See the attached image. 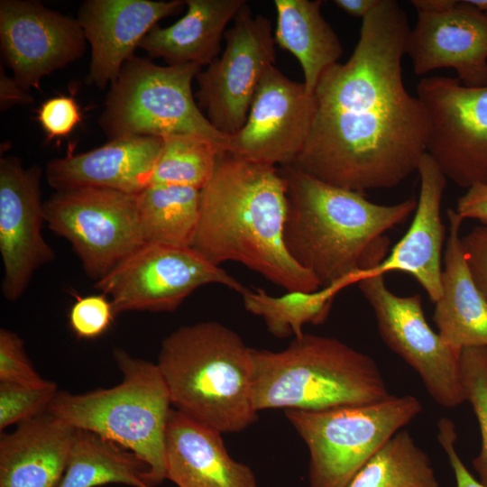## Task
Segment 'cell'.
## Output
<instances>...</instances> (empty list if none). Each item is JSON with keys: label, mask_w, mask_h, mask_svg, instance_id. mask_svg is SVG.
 <instances>
[{"label": "cell", "mask_w": 487, "mask_h": 487, "mask_svg": "<svg viewBox=\"0 0 487 487\" xmlns=\"http://www.w3.org/2000/svg\"><path fill=\"white\" fill-rule=\"evenodd\" d=\"M409 32L405 11L393 0H380L362 19L349 60L326 69L317 84L311 130L293 165L363 194L393 188L418 170L428 120L403 82Z\"/></svg>", "instance_id": "obj_1"}, {"label": "cell", "mask_w": 487, "mask_h": 487, "mask_svg": "<svg viewBox=\"0 0 487 487\" xmlns=\"http://www.w3.org/2000/svg\"><path fill=\"white\" fill-rule=\"evenodd\" d=\"M287 209V184L278 168L225 152L200 190L190 247L216 266L241 262L287 291H316L317 280L285 246Z\"/></svg>", "instance_id": "obj_2"}, {"label": "cell", "mask_w": 487, "mask_h": 487, "mask_svg": "<svg viewBox=\"0 0 487 487\" xmlns=\"http://www.w3.org/2000/svg\"><path fill=\"white\" fill-rule=\"evenodd\" d=\"M279 170L287 184L285 246L321 287L379 265L389 252L385 233L417 207L414 198L373 203L363 193L323 182L293 164Z\"/></svg>", "instance_id": "obj_3"}, {"label": "cell", "mask_w": 487, "mask_h": 487, "mask_svg": "<svg viewBox=\"0 0 487 487\" xmlns=\"http://www.w3.org/2000/svg\"><path fill=\"white\" fill-rule=\"evenodd\" d=\"M251 349L216 321L170 333L162 340L157 365L172 408L222 434L249 427L257 418Z\"/></svg>", "instance_id": "obj_4"}, {"label": "cell", "mask_w": 487, "mask_h": 487, "mask_svg": "<svg viewBox=\"0 0 487 487\" xmlns=\"http://www.w3.org/2000/svg\"><path fill=\"white\" fill-rule=\"evenodd\" d=\"M253 403L319 411L370 404L390 394L377 363L344 342L304 334L281 351L251 349Z\"/></svg>", "instance_id": "obj_5"}, {"label": "cell", "mask_w": 487, "mask_h": 487, "mask_svg": "<svg viewBox=\"0 0 487 487\" xmlns=\"http://www.w3.org/2000/svg\"><path fill=\"white\" fill-rule=\"evenodd\" d=\"M113 354L123 374L118 385L82 394L58 391L48 411L135 454L148 466V484L155 487L166 479V431L172 409L168 388L157 364L122 348Z\"/></svg>", "instance_id": "obj_6"}, {"label": "cell", "mask_w": 487, "mask_h": 487, "mask_svg": "<svg viewBox=\"0 0 487 487\" xmlns=\"http://www.w3.org/2000/svg\"><path fill=\"white\" fill-rule=\"evenodd\" d=\"M201 70L194 64L160 66L133 55L110 85L100 127L109 140L194 133L225 150L228 136L211 124L192 94V80Z\"/></svg>", "instance_id": "obj_7"}, {"label": "cell", "mask_w": 487, "mask_h": 487, "mask_svg": "<svg viewBox=\"0 0 487 487\" xmlns=\"http://www.w3.org/2000/svg\"><path fill=\"white\" fill-rule=\"evenodd\" d=\"M413 395L319 411L285 409L309 451V487H346L367 461L422 411Z\"/></svg>", "instance_id": "obj_8"}, {"label": "cell", "mask_w": 487, "mask_h": 487, "mask_svg": "<svg viewBox=\"0 0 487 487\" xmlns=\"http://www.w3.org/2000/svg\"><path fill=\"white\" fill-rule=\"evenodd\" d=\"M44 211L49 228L69 242L96 281L144 244L137 194L90 187L58 190Z\"/></svg>", "instance_id": "obj_9"}, {"label": "cell", "mask_w": 487, "mask_h": 487, "mask_svg": "<svg viewBox=\"0 0 487 487\" xmlns=\"http://www.w3.org/2000/svg\"><path fill=\"white\" fill-rule=\"evenodd\" d=\"M208 284H221L241 295L247 289L191 247L145 243L94 288L110 297L117 315L174 311L197 289Z\"/></svg>", "instance_id": "obj_10"}, {"label": "cell", "mask_w": 487, "mask_h": 487, "mask_svg": "<svg viewBox=\"0 0 487 487\" xmlns=\"http://www.w3.org/2000/svg\"><path fill=\"white\" fill-rule=\"evenodd\" d=\"M417 96L428 120L426 152L446 178L464 188L487 184V86L424 77Z\"/></svg>", "instance_id": "obj_11"}, {"label": "cell", "mask_w": 487, "mask_h": 487, "mask_svg": "<svg viewBox=\"0 0 487 487\" xmlns=\"http://www.w3.org/2000/svg\"><path fill=\"white\" fill-rule=\"evenodd\" d=\"M357 284L373 310L381 339L415 370L430 397L445 408L463 404L462 349L448 345L429 326L421 297L394 294L382 274L368 275Z\"/></svg>", "instance_id": "obj_12"}, {"label": "cell", "mask_w": 487, "mask_h": 487, "mask_svg": "<svg viewBox=\"0 0 487 487\" xmlns=\"http://www.w3.org/2000/svg\"><path fill=\"white\" fill-rule=\"evenodd\" d=\"M225 31V50L196 77L198 105L221 133L230 136L244 124L257 88L275 62L271 22L253 15L244 4Z\"/></svg>", "instance_id": "obj_13"}, {"label": "cell", "mask_w": 487, "mask_h": 487, "mask_svg": "<svg viewBox=\"0 0 487 487\" xmlns=\"http://www.w3.org/2000/svg\"><path fill=\"white\" fill-rule=\"evenodd\" d=\"M316 107L304 82L289 79L273 65L257 88L244 126L228 136L225 151L257 163L292 164L308 138Z\"/></svg>", "instance_id": "obj_14"}, {"label": "cell", "mask_w": 487, "mask_h": 487, "mask_svg": "<svg viewBox=\"0 0 487 487\" xmlns=\"http://www.w3.org/2000/svg\"><path fill=\"white\" fill-rule=\"evenodd\" d=\"M41 174L37 165L25 168L14 155L0 159L1 289L8 301L18 300L35 271L55 259L42 234Z\"/></svg>", "instance_id": "obj_15"}, {"label": "cell", "mask_w": 487, "mask_h": 487, "mask_svg": "<svg viewBox=\"0 0 487 487\" xmlns=\"http://www.w3.org/2000/svg\"><path fill=\"white\" fill-rule=\"evenodd\" d=\"M87 40L77 18L28 0L0 1V49L4 62L25 90L80 59Z\"/></svg>", "instance_id": "obj_16"}, {"label": "cell", "mask_w": 487, "mask_h": 487, "mask_svg": "<svg viewBox=\"0 0 487 487\" xmlns=\"http://www.w3.org/2000/svg\"><path fill=\"white\" fill-rule=\"evenodd\" d=\"M406 54L416 75L453 69L470 87L487 86V16L469 0L440 13L417 12Z\"/></svg>", "instance_id": "obj_17"}, {"label": "cell", "mask_w": 487, "mask_h": 487, "mask_svg": "<svg viewBox=\"0 0 487 487\" xmlns=\"http://www.w3.org/2000/svg\"><path fill=\"white\" fill-rule=\"evenodd\" d=\"M184 5L180 0L84 1L77 19L91 47L87 83L101 89L111 85L150 30Z\"/></svg>", "instance_id": "obj_18"}, {"label": "cell", "mask_w": 487, "mask_h": 487, "mask_svg": "<svg viewBox=\"0 0 487 487\" xmlns=\"http://www.w3.org/2000/svg\"><path fill=\"white\" fill-rule=\"evenodd\" d=\"M157 136H125L91 151L49 161L45 177L56 191L101 188L138 194L150 185L162 148Z\"/></svg>", "instance_id": "obj_19"}, {"label": "cell", "mask_w": 487, "mask_h": 487, "mask_svg": "<svg viewBox=\"0 0 487 487\" xmlns=\"http://www.w3.org/2000/svg\"><path fill=\"white\" fill-rule=\"evenodd\" d=\"M417 170L420 190L411 225L379 265L363 272V279L372 274L405 272L413 276L436 303L442 292L441 252L446 229L441 202L446 178L427 152L421 156Z\"/></svg>", "instance_id": "obj_20"}, {"label": "cell", "mask_w": 487, "mask_h": 487, "mask_svg": "<svg viewBox=\"0 0 487 487\" xmlns=\"http://www.w3.org/2000/svg\"><path fill=\"white\" fill-rule=\"evenodd\" d=\"M221 434L172 408L166 431V479L178 487H258L252 469L229 455Z\"/></svg>", "instance_id": "obj_21"}, {"label": "cell", "mask_w": 487, "mask_h": 487, "mask_svg": "<svg viewBox=\"0 0 487 487\" xmlns=\"http://www.w3.org/2000/svg\"><path fill=\"white\" fill-rule=\"evenodd\" d=\"M77 429L49 411L0 436V487H56Z\"/></svg>", "instance_id": "obj_22"}, {"label": "cell", "mask_w": 487, "mask_h": 487, "mask_svg": "<svg viewBox=\"0 0 487 487\" xmlns=\"http://www.w3.org/2000/svg\"><path fill=\"white\" fill-rule=\"evenodd\" d=\"M448 233L442 270L441 296L433 319L448 345L463 349L487 347V299L478 288L462 244L464 219L447 211Z\"/></svg>", "instance_id": "obj_23"}, {"label": "cell", "mask_w": 487, "mask_h": 487, "mask_svg": "<svg viewBox=\"0 0 487 487\" xmlns=\"http://www.w3.org/2000/svg\"><path fill=\"white\" fill-rule=\"evenodd\" d=\"M245 0H186L187 12L168 27L158 24L142 40L139 48L169 66H208L218 57L226 25Z\"/></svg>", "instance_id": "obj_24"}, {"label": "cell", "mask_w": 487, "mask_h": 487, "mask_svg": "<svg viewBox=\"0 0 487 487\" xmlns=\"http://www.w3.org/2000/svg\"><path fill=\"white\" fill-rule=\"evenodd\" d=\"M277 14L275 43L299 60L304 84L314 95L324 71L338 62L343 54L340 40L323 17L319 0H275Z\"/></svg>", "instance_id": "obj_25"}, {"label": "cell", "mask_w": 487, "mask_h": 487, "mask_svg": "<svg viewBox=\"0 0 487 487\" xmlns=\"http://www.w3.org/2000/svg\"><path fill=\"white\" fill-rule=\"evenodd\" d=\"M147 464L133 452L93 432L77 429L65 472L56 487L117 483L151 487Z\"/></svg>", "instance_id": "obj_26"}, {"label": "cell", "mask_w": 487, "mask_h": 487, "mask_svg": "<svg viewBox=\"0 0 487 487\" xmlns=\"http://www.w3.org/2000/svg\"><path fill=\"white\" fill-rule=\"evenodd\" d=\"M362 278L361 271L316 291H287L279 297L271 296L260 288L247 289L242 294L243 302L248 312L263 319L268 331L274 336L286 338L293 335L294 338L300 337L304 335L305 325L324 323L336 295Z\"/></svg>", "instance_id": "obj_27"}, {"label": "cell", "mask_w": 487, "mask_h": 487, "mask_svg": "<svg viewBox=\"0 0 487 487\" xmlns=\"http://www.w3.org/2000/svg\"><path fill=\"white\" fill-rule=\"evenodd\" d=\"M200 189L150 184L137 194L145 243L190 247L199 217Z\"/></svg>", "instance_id": "obj_28"}, {"label": "cell", "mask_w": 487, "mask_h": 487, "mask_svg": "<svg viewBox=\"0 0 487 487\" xmlns=\"http://www.w3.org/2000/svg\"><path fill=\"white\" fill-rule=\"evenodd\" d=\"M346 487H440L428 455L408 430L391 436Z\"/></svg>", "instance_id": "obj_29"}, {"label": "cell", "mask_w": 487, "mask_h": 487, "mask_svg": "<svg viewBox=\"0 0 487 487\" xmlns=\"http://www.w3.org/2000/svg\"><path fill=\"white\" fill-rule=\"evenodd\" d=\"M162 148L150 184L202 189L211 179L225 148L205 136L177 133L161 137Z\"/></svg>", "instance_id": "obj_30"}, {"label": "cell", "mask_w": 487, "mask_h": 487, "mask_svg": "<svg viewBox=\"0 0 487 487\" xmlns=\"http://www.w3.org/2000/svg\"><path fill=\"white\" fill-rule=\"evenodd\" d=\"M460 367L465 400L473 407L481 432V450L472 464L487 487V347L463 348Z\"/></svg>", "instance_id": "obj_31"}, {"label": "cell", "mask_w": 487, "mask_h": 487, "mask_svg": "<svg viewBox=\"0 0 487 487\" xmlns=\"http://www.w3.org/2000/svg\"><path fill=\"white\" fill-rule=\"evenodd\" d=\"M58 391L56 384L33 388L0 382V430L47 412Z\"/></svg>", "instance_id": "obj_32"}, {"label": "cell", "mask_w": 487, "mask_h": 487, "mask_svg": "<svg viewBox=\"0 0 487 487\" xmlns=\"http://www.w3.org/2000/svg\"><path fill=\"white\" fill-rule=\"evenodd\" d=\"M0 382L33 388L55 384L35 371L26 354L23 341L6 328L0 329Z\"/></svg>", "instance_id": "obj_33"}, {"label": "cell", "mask_w": 487, "mask_h": 487, "mask_svg": "<svg viewBox=\"0 0 487 487\" xmlns=\"http://www.w3.org/2000/svg\"><path fill=\"white\" fill-rule=\"evenodd\" d=\"M115 316L113 303L106 295L77 296L69 312V322L78 337L93 339L107 331Z\"/></svg>", "instance_id": "obj_34"}, {"label": "cell", "mask_w": 487, "mask_h": 487, "mask_svg": "<svg viewBox=\"0 0 487 487\" xmlns=\"http://www.w3.org/2000/svg\"><path fill=\"white\" fill-rule=\"evenodd\" d=\"M37 119L51 139L69 135L81 121V114L74 98L60 96L41 106Z\"/></svg>", "instance_id": "obj_35"}, {"label": "cell", "mask_w": 487, "mask_h": 487, "mask_svg": "<svg viewBox=\"0 0 487 487\" xmlns=\"http://www.w3.org/2000/svg\"><path fill=\"white\" fill-rule=\"evenodd\" d=\"M466 260L478 288L487 299V225H479L462 236Z\"/></svg>", "instance_id": "obj_36"}, {"label": "cell", "mask_w": 487, "mask_h": 487, "mask_svg": "<svg viewBox=\"0 0 487 487\" xmlns=\"http://www.w3.org/2000/svg\"><path fill=\"white\" fill-rule=\"evenodd\" d=\"M437 439L446 452L454 472L456 487H486L468 471L455 450L457 434L454 422L443 418L437 424Z\"/></svg>", "instance_id": "obj_37"}, {"label": "cell", "mask_w": 487, "mask_h": 487, "mask_svg": "<svg viewBox=\"0 0 487 487\" xmlns=\"http://www.w3.org/2000/svg\"><path fill=\"white\" fill-rule=\"evenodd\" d=\"M456 213L464 219L487 225V184H475L457 200Z\"/></svg>", "instance_id": "obj_38"}, {"label": "cell", "mask_w": 487, "mask_h": 487, "mask_svg": "<svg viewBox=\"0 0 487 487\" xmlns=\"http://www.w3.org/2000/svg\"><path fill=\"white\" fill-rule=\"evenodd\" d=\"M33 103L32 96L23 88L14 78L9 77L1 63L0 67V109L5 111L14 106H28Z\"/></svg>", "instance_id": "obj_39"}, {"label": "cell", "mask_w": 487, "mask_h": 487, "mask_svg": "<svg viewBox=\"0 0 487 487\" xmlns=\"http://www.w3.org/2000/svg\"><path fill=\"white\" fill-rule=\"evenodd\" d=\"M380 0H335L334 4L348 14L364 18Z\"/></svg>", "instance_id": "obj_40"}, {"label": "cell", "mask_w": 487, "mask_h": 487, "mask_svg": "<svg viewBox=\"0 0 487 487\" xmlns=\"http://www.w3.org/2000/svg\"><path fill=\"white\" fill-rule=\"evenodd\" d=\"M455 0H412L411 4L417 12L440 13L452 8Z\"/></svg>", "instance_id": "obj_41"}, {"label": "cell", "mask_w": 487, "mask_h": 487, "mask_svg": "<svg viewBox=\"0 0 487 487\" xmlns=\"http://www.w3.org/2000/svg\"><path fill=\"white\" fill-rule=\"evenodd\" d=\"M476 8L487 16V0H469Z\"/></svg>", "instance_id": "obj_42"}]
</instances>
